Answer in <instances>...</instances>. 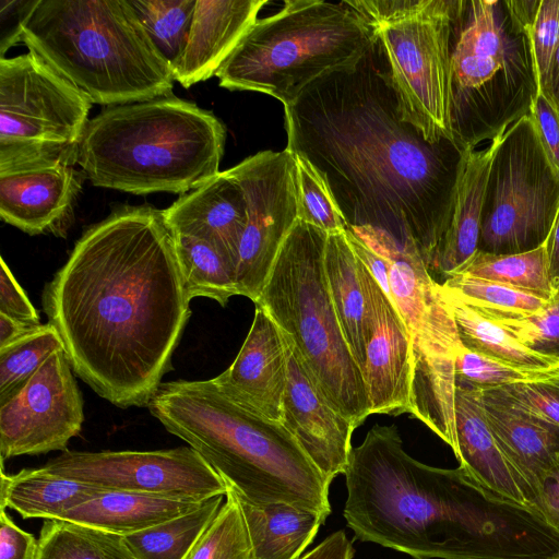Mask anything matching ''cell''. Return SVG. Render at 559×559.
I'll return each instance as SVG.
<instances>
[{
	"label": "cell",
	"mask_w": 559,
	"mask_h": 559,
	"mask_svg": "<svg viewBox=\"0 0 559 559\" xmlns=\"http://www.w3.org/2000/svg\"><path fill=\"white\" fill-rule=\"evenodd\" d=\"M62 159L0 166V217L28 235L64 234L82 189L81 174Z\"/></svg>",
	"instance_id": "16"
},
{
	"label": "cell",
	"mask_w": 559,
	"mask_h": 559,
	"mask_svg": "<svg viewBox=\"0 0 559 559\" xmlns=\"http://www.w3.org/2000/svg\"><path fill=\"white\" fill-rule=\"evenodd\" d=\"M441 285L445 290L478 309L534 313L551 301L533 293L465 273H455L444 280Z\"/></svg>",
	"instance_id": "37"
},
{
	"label": "cell",
	"mask_w": 559,
	"mask_h": 559,
	"mask_svg": "<svg viewBox=\"0 0 559 559\" xmlns=\"http://www.w3.org/2000/svg\"><path fill=\"white\" fill-rule=\"evenodd\" d=\"M225 496L212 497L191 512L123 539L138 559H185L217 515Z\"/></svg>",
	"instance_id": "32"
},
{
	"label": "cell",
	"mask_w": 559,
	"mask_h": 559,
	"mask_svg": "<svg viewBox=\"0 0 559 559\" xmlns=\"http://www.w3.org/2000/svg\"><path fill=\"white\" fill-rule=\"evenodd\" d=\"M534 92L545 86L559 45V0H540L531 25L524 29Z\"/></svg>",
	"instance_id": "42"
},
{
	"label": "cell",
	"mask_w": 559,
	"mask_h": 559,
	"mask_svg": "<svg viewBox=\"0 0 559 559\" xmlns=\"http://www.w3.org/2000/svg\"><path fill=\"white\" fill-rule=\"evenodd\" d=\"M35 559H138L123 536L67 520H46Z\"/></svg>",
	"instance_id": "33"
},
{
	"label": "cell",
	"mask_w": 559,
	"mask_h": 559,
	"mask_svg": "<svg viewBox=\"0 0 559 559\" xmlns=\"http://www.w3.org/2000/svg\"><path fill=\"white\" fill-rule=\"evenodd\" d=\"M83 421L82 394L66 350L59 349L20 391L0 402L1 462L68 451Z\"/></svg>",
	"instance_id": "14"
},
{
	"label": "cell",
	"mask_w": 559,
	"mask_h": 559,
	"mask_svg": "<svg viewBox=\"0 0 559 559\" xmlns=\"http://www.w3.org/2000/svg\"><path fill=\"white\" fill-rule=\"evenodd\" d=\"M344 518L355 537L414 559H545L559 534L534 509L489 491L462 467L421 463L395 425L352 449Z\"/></svg>",
	"instance_id": "3"
},
{
	"label": "cell",
	"mask_w": 559,
	"mask_h": 559,
	"mask_svg": "<svg viewBox=\"0 0 559 559\" xmlns=\"http://www.w3.org/2000/svg\"><path fill=\"white\" fill-rule=\"evenodd\" d=\"M555 298H559V285L557 286V289H556V297Z\"/></svg>",
	"instance_id": "54"
},
{
	"label": "cell",
	"mask_w": 559,
	"mask_h": 559,
	"mask_svg": "<svg viewBox=\"0 0 559 559\" xmlns=\"http://www.w3.org/2000/svg\"><path fill=\"white\" fill-rule=\"evenodd\" d=\"M171 231V230H170ZM175 252L189 298L207 297L225 307L239 295L236 266L214 243L171 231Z\"/></svg>",
	"instance_id": "30"
},
{
	"label": "cell",
	"mask_w": 559,
	"mask_h": 559,
	"mask_svg": "<svg viewBox=\"0 0 559 559\" xmlns=\"http://www.w3.org/2000/svg\"><path fill=\"white\" fill-rule=\"evenodd\" d=\"M452 311L462 344L477 353L519 367L559 371V358L546 355L519 342L506 329L485 317L441 285Z\"/></svg>",
	"instance_id": "29"
},
{
	"label": "cell",
	"mask_w": 559,
	"mask_h": 559,
	"mask_svg": "<svg viewBox=\"0 0 559 559\" xmlns=\"http://www.w3.org/2000/svg\"><path fill=\"white\" fill-rule=\"evenodd\" d=\"M173 71L183 53L197 0H129Z\"/></svg>",
	"instance_id": "35"
},
{
	"label": "cell",
	"mask_w": 559,
	"mask_h": 559,
	"mask_svg": "<svg viewBox=\"0 0 559 559\" xmlns=\"http://www.w3.org/2000/svg\"><path fill=\"white\" fill-rule=\"evenodd\" d=\"M267 0H197L175 81L188 88L216 75Z\"/></svg>",
	"instance_id": "20"
},
{
	"label": "cell",
	"mask_w": 559,
	"mask_h": 559,
	"mask_svg": "<svg viewBox=\"0 0 559 559\" xmlns=\"http://www.w3.org/2000/svg\"><path fill=\"white\" fill-rule=\"evenodd\" d=\"M185 559H252L243 513L230 487L217 515Z\"/></svg>",
	"instance_id": "36"
},
{
	"label": "cell",
	"mask_w": 559,
	"mask_h": 559,
	"mask_svg": "<svg viewBox=\"0 0 559 559\" xmlns=\"http://www.w3.org/2000/svg\"><path fill=\"white\" fill-rule=\"evenodd\" d=\"M284 112L286 148L320 175L347 227L416 246L429 270L450 222L463 148L427 142L403 118L379 41L354 67L310 84Z\"/></svg>",
	"instance_id": "1"
},
{
	"label": "cell",
	"mask_w": 559,
	"mask_h": 559,
	"mask_svg": "<svg viewBox=\"0 0 559 559\" xmlns=\"http://www.w3.org/2000/svg\"><path fill=\"white\" fill-rule=\"evenodd\" d=\"M236 495L254 504L288 503L331 513L330 484L278 421L229 399L209 380L163 382L146 406Z\"/></svg>",
	"instance_id": "4"
},
{
	"label": "cell",
	"mask_w": 559,
	"mask_h": 559,
	"mask_svg": "<svg viewBox=\"0 0 559 559\" xmlns=\"http://www.w3.org/2000/svg\"><path fill=\"white\" fill-rule=\"evenodd\" d=\"M536 93V92H535ZM537 94L544 97L552 105L559 114V45L551 64V69L545 86Z\"/></svg>",
	"instance_id": "52"
},
{
	"label": "cell",
	"mask_w": 559,
	"mask_h": 559,
	"mask_svg": "<svg viewBox=\"0 0 559 559\" xmlns=\"http://www.w3.org/2000/svg\"><path fill=\"white\" fill-rule=\"evenodd\" d=\"M38 325V324H37ZM33 324H27L0 313V348L8 346L31 331Z\"/></svg>",
	"instance_id": "51"
},
{
	"label": "cell",
	"mask_w": 559,
	"mask_h": 559,
	"mask_svg": "<svg viewBox=\"0 0 559 559\" xmlns=\"http://www.w3.org/2000/svg\"><path fill=\"white\" fill-rule=\"evenodd\" d=\"M203 501L160 495L102 490L61 519L111 534H134L199 508Z\"/></svg>",
	"instance_id": "26"
},
{
	"label": "cell",
	"mask_w": 559,
	"mask_h": 559,
	"mask_svg": "<svg viewBox=\"0 0 559 559\" xmlns=\"http://www.w3.org/2000/svg\"><path fill=\"white\" fill-rule=\"evenodd\" d=\"M226 130L174 95L110 106L88 120L76 164L96 187L185 194L219 173Z\"/></svg>",
	"instance_id": "5"
},
{
	"label": "cell",
	"mask_w": 559,
	"mask_h": 559,
	"mask_svg": "<svg viewBox=\"0 0 559 559\" xmlns=\"http://www.w3.org/2000/svg\"><path fill=\"white\" fill-rule=\"evenodd\" d=\"M1 510L10 508L23 519H61L62 515L99 491L96 486L50 473L43 467L24 468L7 475L2 468Z\"/></svg>",
	"instance_id": "28"
},
{
	"label": "cell",
	"mask_w": 559,
	"mask_h": 559,
	"mask_svg": "<svg viewBox=\"0 0 559 559\" xmlns=\"http://www.w3.org/2000/svg\"><path fill=\"white\" fill-rule=\"evenodd\" d=\"M377 41L373 26L346 0H286L257 20L216 76L221 87L288 106L317 80L357 64Z\"/></svg>",
	"instance_id": "7"
},
{
	"label": "cell",
	"mask_w": 559,
	"mask_h": 559,
	"mask_svg": "<svg viewBox=\"0 0 559 559\" xmlns=\"http://www.w3.org/2000/svg\"><path fill=\"white\" fill-rule=\"evenodd\" d=\"M345 235L356 255L367 266L386 297L391 300V302H393L390 290L389 264L386 260L371 248H369L349 230L346 229Z\"/></svg>",
	"instance_id": "48"
},
{
	"label": "cell",
	"mask_w": 559,
	"mask_h": 559,
	"mask_svg": "<svg viewBox=\"0 0 559 559\" xmlns=\"http://www.w3.org/2000/svg\"><path fill=\"white\" fill-rule=\"evenodd\" d=\"M535 510L559 534V466L539 486Z\"/></svg>",
	"instance_id": "47"
},
{
	"label": "cell",
	"mask_w": 559,
	"mask_h": 559,
	"mask_svg": "<svg viewBox=\"0 0 559 559\" xmlns=\"http://www.w3.org/2000/svg\"><path fill=\"white\" fill-rule=\"evenodd\" d=\"M189 298L163 210L121 205L90 226L43 308L73 372L115 406H147L173 369Z\"/></svg>",
	"instance_id": "2"
},
{
	"label": "cell",
	"mask_w": 559,
	"mask_h": 559,
	"mask_svg": "<svg viewBox=\"0 0 559 559\" xmlns=\"http://www.w3.org/2000/svg\"><path fill=\"white\" fill-rule=\"evenodd\" d=\"M0 265V313L27 324H40L38 311L2 257Z\"/></svg>",
	"instance_id": "44"
},
{
	"label": "cell",
	"mask_w": 559,
	"mask_h": 559,
	"mask_svg": "<svg viewBox=\"0 0 559 559\" xmlns=\"http://www.w3.org/2000/svg\"><path fill=\"white\" fill-rule=\"evenodd\" d=\"M513 120L515 118L499 126L485 148L475 150V145H469L462 150L450 222L430 264V273L447 280L478 251L492 163Z\"/></svg>",
	"instance_id": "19"
},
{
	"label": "cell",
	"mask_w": 559,
	"mask_h": 559,
	"mask_svg": "<svg viewBox=\"0 0 559 559\" xmlns=\"http://www.w3.org/2000/svg\"><path fill=\"white\" fill-rule=\"evenodd\" d=\"M456 273L509 285L550 300L556 297L545 241L531 250L515 253L478 249Z\"/></svg>",
	"instance_id": "31"
},
{
	"label": "cell",
	"mask_w": 559,
	"mask_h": 559,
	"mask_svg": "<svg viewBox=\"0 0 559 559\" xmlns=\"http://www.w3.org/2000/svg\"><path fill=\"white\" fill-rule=\"evenodd\" d=\"M237 498L246 521L252 559H299L328 518L288 503L254 504Z\"/></svg>",
	"instance_id": "27"
},
{
	"label": "cell",
	"mask_w": 559,
	"mask_h": 559,
	"mask_svg": "<svg viewBox=\"0 0 559 559\" xmlns=\"http://www.w3.org/2000/svg\"><path fill=\"white\" fill-rule=\"evenodd\" d=\"M93 103L33 51L0 58V166L76 164Z\"/></svg>",
	"instance_id": "10"
},
{
	"label": "cell",
	"mask_w": 559,
	"mask_h": 559,
	"mask_svg": "<svg viewBox=\"0 0 559 559\" xmlns=\"http://www.w3.org/2000/svg\"><path fill=\"white\" fill-rule=\"evenodd\" d=\"M328 235L297 219L254 305L270 313L317 386L357 428L371 415L370 404L330 294L324 269Z\"/></svg>",
	"instance_id": "8"
},
{
	"label": "cell",
	"mask_w": 559,
	"mask_h": 559,
	"mask_svg": "<svg viewBox=\"0 0 559 559\" xmlns=\"http://www.w3.org/2000/svg\"><path fill=\"white\" fill-rule=\"evenodd\" d=\"M475 390L489 429L537 501L543 480L559 466V428L492 403Z\"/></svg>",
	"instance_id": "25"
},
{
	"label": "cell",
	"mask_w": 559,
	"mask_h": 559,
	"mask_svg": "<svg viewBox=\"0 0 559 559\" xmlns=\"http://www.w3.org/2000/svg\"><path fill=\"white\" fill-rule=\"evenodd\" d=\"M64 349L57 329L40 323L25 335L0 348V402L20 391L55 352Z\"/></svg>",
	"instance_id": "34"
},
{
	"label": "cell",
	"mask_w": 559,
	"mask_h": 559,
	"mask_svg": "<svg viewBox=\"0 0 559 559\" xmlns=\"http://www.w3.org/2000/svg\"><path fill=\"white\" fill-rule=\"evenodd\" d=\"M352 542L343 531H337L299 559H353Z\"/></svg>",
	"instance_id": "49"
},
{
	"label": "cell",
	"mask_w": 559,
	"mask_h": 559,
	"mask_svg": "<svg viewBox=\"0 0 559 559\" xmlns=\"http://www.w3.org/2000/svg\"><path fill=\"white\" fill-rule=\"evenodd\" d=\"M456 383L476 388L502 386L559 378V371H540L519 367L474 352L463 344L456 350Z\"/></svg>",
	"instance_id": "38"
},
{
	"label": "cell",
	"mask_w": 559,
	"mask_h": 559,
	"mask_svg": "<svg viewBox=\"0 0 559 559\" xmlns=\"http://www.w3.org/2000/svg\"><path fill=\"white\" fill-rule=\"evenodd\" d=\"M288 341L270 313L255 305L252 324L231 365L212 378L229 399L266 419L282 423Z\"/></svg>",
	"instance_id": "18"
},
{
	"label": "cell",
	"mask_w": 559,
	"mask_h": 559,
	"mask_svg": "<svg viewBox=\"0 0 559 559\" xmlns=\"http://www.w3.org/2000/svg\"><path fill=\"white\" fill-rule=\"evenodd\" d=\"M44 469L105 490L205 501L226 495L221 475L191 447L154 451H64Z\"/></svg>",
	"instance_id": "13"
},
{
	"label": "cell",
	"mask_w": 559,
	"mask_h": 559,
	"mask_svg": "<svg viewBox=\"0 0 559 559\" xmlns=\"http://www.w3.org/2000/svg\"><path fill=\"white\" fill-rule=\"evenodd\" d=\"M475 309L531 349L559 358V298L534 313Z\"/></svg>",
	"instance_id": "41"
},
{
	"label": "cell",
	"mask_w": 559,
	"mask_h": 559,
	"mask_svg": "<svg viewBox=\"0 0 559 559\" xmlns=\"http://www.w3.org/2000/svg\"><path fill=\"white\" fill-rule=\"evenodd\" d=\"M545 243L548 252L551 278L557 289L559 285V203Z\"/></svg>",
	"instance_id": "50"
},
{
	"label": "cell",
	"mask_w": 559,
	"mask_h": 559,
	"mask_svg": "<svg viewBox=\"0 0 559 559\" xmlns=\"http://www.w3.org/2000/svg\"><path fill=\"white\" fill-rule=\"evenodd\" d=\"M374 28L403 118L426 141L454 143L451 52L463 1L346 0ZM455 144V143H454Z\"/></svg>",
	"instance_id": "9"
},
{
	"label": "cell",
	"mask_w": 559,
	"mask_h": 559,
	"mask_svg": "<svg viewBox=\"0 0 559 559\" xmlns=\"http://www.w3.org/2000/svg\"><path fill=\"white\" fill-rule=\"evenodd\" d=\"M39 0H0V55L22 41L23 26Z\"/></svg>",
	"instance_id": "45"
},
{
	"label": "cell",
	"mask_w": 559,
	"mask_h": 559,
	"mask_svg": "<svg viewBox=\"0 0 559 559\" xmlns=\"http://www.w3.org/2000/svg\"><path fill=\"white\" fill-rule=\"evenodd\" d=\"M455 432L460 467L495 495L535 510L536 496L489 429L475 388L461 383L455 389Z\"/></svg>",
	"instance_id": "22"
},
{
	"label": "cell",
	"mask_w": 559,
	"mask_h": 559,
	"mask_svg": "<svg viewBox=\"0 0 559 559\" xmlns=\"http://www.w3.org/2000/svg\"><path fill=\"white\" fill-rule=\"evenodd\" d=\"M497 1H463L454 25L451 52V124L454 143L463 148L477 95L507 70L510 45L498 20Z\"/></svg>",
	"instance_id": "15"
},
{
	"label": "cell",
	"mask_w": 559,
	"mask_h": 559,
	"mask_svg": "<svg viewBox=\"0 0 559 559\" xmlns=\"http://www.w3.org/2000/svg\"><path fill=\"white\" fill-rule=\"evenodd\" d=\"M287 341V383L282 406V424L331 484L336 476L345 473L353 449L352 435L356 427L317 386L293 344L288 338Z\"/></svg>",
	"instance_id": "17"
},
{
	"label": "cell",
	"mask_w": 559,
	"mask_h": 559,
	"mask_svg": "<svg viewBox=\"0 0 559 559\" xmlns=\"http://www.w3.org/2000/svg\"><path fill=\"white\" fill-rule=\"evenodd\" d=\"M324 269L345 340L361 370L376 330L382 288L354 252L345 231L328 235Z\"/></svg>",
	"instance_id": "23"
},
{
	"label": "cell",
	"mask_w": 559,
	"mask_h": 559,
	"mask_svg": "<svg viewBox=\"0 0 559 559\" xmlns=\"http://www.w3.org/2000/svg\"><path fill=\"white\" fill-rule=\"evenodd\" d=\"M294 155L298 219L328 234L345 231L346 222L323 179L305 158Z\"/></svg>",
	"instance_id": "39"
},
{
	"label": "cell",
	"mask_w": 559,
	"mask_h": 559,
	"mask_svg": "<svg viewBox=\"0 0 559 559\" xmlns=\"http://www.w3.org/2000/svg\"><path fill=\"white\" fill-rule=\"evenodd\" d=\"M246 201L236 281L239 295L260 297L287 236L296 224V162L287 148L262 151L229 168Z\"/></svg>",
	"instance_id": "12"
},
{
	"label": "cell",
	"mask_w": 559,
	"mask_h": 559,
	"mask_svg": "<svg viewBox=\"0 0 559 559\" xmlns=\"http://www.w3.org/2000/svg\"><path fill=\"white\" fill-rule=\"evenodd\" d=\"M163 214L171 231L214 243L236 266L247 221L246 201L229 169L180 195Z\"/></svg>",
	"instance_id": "24"
},
{
	"label": "cell",
	"mask_w": 559,
	"mask_h": 559,
	"mask_svg": "<svg viewBox=\"0 0 559 559\" xmlns=\"http://www.w3.org/2000/svg\"><path fill=\"white\" fill-rule=\"evenodd\" d=\"M38 539L20 528L5 513H0V559H35Z\"/></svg>",
	"instance_id": "46"
},
{
	"label": "cell",
	"mask_w": 559,
	"mask_h": 559,
	"mask_svg": "<svg viewBox=\"0 0 559 559\" xmlns=\"http://www.w3.org/2000/svg\"><path fill=\"white\" fill-rule=\"evenodd\" d=\"M545 559H559V552H557V554H555V555H552L550 557H547Z\"/></svg>",
	"instance_id": "53"
},
{
	"label": "cell",
	"mask_w": 559,
	"mask_h": 559,
	"mask_svg": "<svg viewBox=\"0 0 559 559\" xmlns=\"http://www.w3.org/2000/svg\"><path fill=\"white\" fill-rule=\"evenodd\" d=\"M555 191H559V180L524 115L509 127L492 163L480 250L515 253L543 243L559 203Z\"/></svg>",
	"instance_id": "11"
},
{
	"label": "cell",
	"mask_w": 559,
	"mask_h": 559,
	"mask_svg": "<svg viewBox=\"0 0 559 559\" xmlns=\"http://www.w3.org/2000/svg\"><path fill=\"white\" fill-rule=\"evenodd\" d=\"M22 43L93 104L173 95L174 71L129 0H39Z\"/></svg>",
	"instance_id": "6"
},
{
	"label": "cell",
	"mask_w": 559,
	"mask_h": 559,
	"mask_svg": "<svg viewBox=\"0 0 559 559\" xmlns=\"http://www.w3.org/2000/svg\"><path fill=\"white\" fill-rule=\"evenodd\" d=\"M413 344L396 307L382 290L378 321L361 369L371 414L411 413Z\"/></svg>",
	"instance_id": "21"
},
{
	"label": "cell",
	"mask_w": 559,
	"mask_h": 559,
	"mask_svg": "<svg viewBox=\"0 0 559 559\" xmlns=\"http://www.w3.org/2000/svg\"><path fill=\"white\" fill-rule=\"evenodd\" d=\"M527 117L545 158L559 180V114L544 95L534 92Z\"/></svg>",
	"instance_id": "43"
},
{
	"label": "cell",
	"mask_w": 559,
	"mask_h": 559,
	"mask_svg": "<svg viewBox=\"0 0 559 559\" xmlns=\"http://www.w3.org/2000/svg\"><path fill=\"white\" fill-rule=\"evenodd\" d=\"M476 389L492 403L559 428V378Z\"/></svg>",
	"instance_id": "40"
}]
</instances>
